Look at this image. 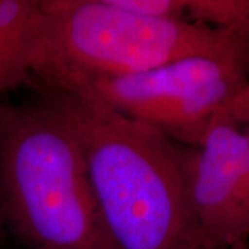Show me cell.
Masks as SVG:
<instances>
[{
	"instance_id": "cell-1",
	"label": "cell",
	"mask_w": 249,
	"mask_h": 249,
	"mask_svg": "<svg viewBox=\"0 0 249 249\" xmlns=\"http://www.w3.org/2000/svg\"><path fill=\"white\" fill-rule=\"evenodd\" d=\"M36 90L79 142L109 249H206L181 144L88 98Z\"/></svg>"
},
{
	"instance_id": "cell-2",
	"label": "cell",
	"mask_w": 249,
	"mask_h": 249,
	"mask_svg": "<svg viewBox=\"0 0 249 249\" xmlns=\"http://www.w3.org/2000/svg\"><path fill=\"white\" fill-rule=\"evenodd\" d=\"M0 217L27 249H109L79 142L40 96L0 104Z\"/></svg>"
},
{
	"instance_id": "cell-3",
	"label": "cell",
	"mask_w": 249,
	"mask_h": 249,
	"mask_svg": "<svg viewBox=\"0 0 249 249\" xmlns=\"http://www.w3.org/2000/svg\"><path fill=\"white\" fill-rule=\"evenodd\" d=\"M248 49L249 34L242 31L147 19L109 0H42L31 85L75 91L94 80L129 76L187 57Z\"/></svg>"
},
{
	"instance_id": "cell-4",
	"label": "cell",
	"mask_w": 249,
	"mask_h": 249,
	"mask_svg": "<svg viewBox=\"0 0 249 249\" xmlns=\"http://www.w3.org/2000/svg\"><path fill=\"white\" fill-rule=\"evenodd\" d=\"M248 82L249 49L187 57L129 76L94 80L68 93L154 127L181 145L196 147Z\"/></svg>"
},
{
	"instance_id": "cell-5",
	"label": "cell",
	"mask_w": 249,
	"mask_h": 249,
	"mask_svg": "<svg viewBox=\"0 0 249 249\" xmlns=\"http://www.w3.org/2000/svg\"><path fill=\"white\" fill-rule=\"evenodd\" d=\"M187 191L206 249L249 245V129L216 116L196 147L183 145Z\"/></svg>"
},
{
	"instance_id": "cell-6",
	"label": "cell",
	"mask_w": 249,
	"mask_h": 249,
	"mask_svg": "<svg viewBox=\"0 0 249 249\" xmlns=\"http://www.w3.org/2000/svg\"><path fill=\"white\" fill-rule=\"evenodd\" d=\"M42 0H0V96L31 85Z\"/></svg>"
},
{
	"instance_id": "cell-7",
	"label": "cell",
	"mask_w": 249,
	"mask_h": 249,
	"mask_svg": "<svg viewBox=\"0 0 249 249\" xmlns=\"http://www.w3.org/2000/svg\"><path fill=\"white\" fill-rule=\"evenodd\" d=\"M187 21L249 34V0H186Z\"/></svg>"
},
{
	"instance_id": "cell-8",
	"label": "cell",
	"mask_w": 249,
	"mask_h": 249,
	"mask_svg": "<svg viewBox=\"0 0 249 249\" xmlns=\"http://www.w3.org/2000/svg\"><path fill=\"white\" fill-rule=\"evenodd\" d=\"M112 6L137 17L158 21H187L186 0H109Z\"/></svg>"
},
{
	"instance_id": "cell-9",
	"label": "cell",
	"mask_w": 249,
	"mask_h": 249,
	"mask_svg": "<svg viewBox=\"0 0 249 249\" xmlns=\"http://www.w3.org/2000/svg\"><path fill=\"white\" fill-rule=\"evenodd\" d=\"M223 114L234 122L249 127V82L223 111Z\"/></svg>"
},
{
	"instance_id": "cell-10",
	"label": "cell",
	"mask_w": 249,
	"mask_h": 249,
	"mask_svg": "<svg viewBox=\"0 0 249 249\" xmlns=\"http://www.w3.org/2000/svg\"><path fill=\"white\" fill-rule=\"evenodd\" d=\"M4 231H6V229H4V226H3V222H1V217H0V244H1V241H3V237H4Z\"/></svg>"
},
{
	"instance_id": "cell-11",
	"label": "cell",
	"mask_w": 249,
	"mask_h": 249,
	"mask_svg": "<svg viewBox=\"0 0 249 249\" xmlns=\"http://www.w3.org/2000/svg\"><path fill=\"white\" fill-rule=\"evenodd\" d=\"M237 249H249V245L248 247H244V248H237Z\"/></svg>"
}]
</instances>
